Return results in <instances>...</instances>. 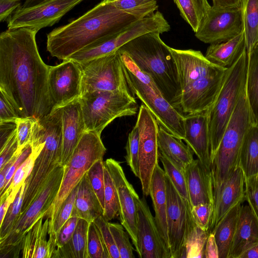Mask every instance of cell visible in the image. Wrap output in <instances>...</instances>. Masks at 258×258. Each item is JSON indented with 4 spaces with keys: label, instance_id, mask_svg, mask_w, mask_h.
Returning <instances> with one entry per match:
<instances>
[{
    "label": "cell",
    "instance_id": "91938a15",
    "mask_svg": "<svg viewBox=\"0 0 258 258\" xmlns=\"http://www.w3.org/2000/svg\"><path fill=\"white\" fill-rule=\"evenodd\" d=\"M205 258H219V249L214 234L210 233L208 236L204 253Z\"/></svg>",
    "mask_w": 258,
    "mask_h": 258
},
{
    "label": "cell",
    "instance_id": "603a6c76",
    "mask_svg": "<svg viewBox=\"0 0 258 258\" xmlns=\"http://www.w3.org/2000/svg\"><path fill=\"white\" fill-rule=\"evenodd\" d=\"M61 109L62 143L60 164L65 166L86 129L79 99L61 106Z\"/></svg>",
    "mask_w": 258,
    "mask_h": 258
},
{
    "label": "cell",
    "instance_id": "d6986e66",
    "mask_svg": "<svg viewBox=\"0 0 258 258\" xmlns=\"http://www.w3.org/2000/svg\"><path fill=\"white\" fill-rule=\"evenodd\" d=\"M137 233L140 258H171L144 197L138 201Z\"/></svg>",
    "mask_w": 258,
    "mask_h": 258
},
{
    "label": "cell",
    "instance_id": "4fadbf2b",
    "mask_svg": "<svg viewBox=\"0 0 258 258\" xmlns=\"http://www.w3.org/2000/svg\"><path fill=\"white\" fill-rule=\"evenodd\" d=\"M167 220L171 258H181L190 231L196 224L189 203L183 199L165 174Z\"/></svg>",
    "mask_w": 258,
    "mask_h": 258
},
{
    "label": "cell",
    "instance_id": "db71d44e",
    "mask_svg": "<svg viewBox=\"0 0 258 258\" xmlns=\"http://www.w3.org/2000/svg\"><path fill=\"white\" fill-rule=\"evenodd\" d=\"M32 152V146L29 144L22 150L17 159L11 167L4 181L2 188L0 190V195L3 194L9 187L11 180L18 168L29 157Z\"/></svg>",
    "mask_w": 258,
    "mask_h": 258
},
{
    "label": "cell",
    "instance_id": "f6af8a7d",
    "mask_svg": "<svg viewBox=\"0 0 258 258\" xmlns=\"http://www.w3.org/2000/svg\"><path fill=\"white\" fill-rule=\"evenodd\" d=\"M87 174L90 184L104 211V163L103 159L95 162Z\"/></svg>",
    "mask_w": 258,
    "mask_h": 258
},
{
    "label": "cell",
    "instance_id": "3957f363",
    "mask_svg": "<svg viewBox=\"0 0 258 258\" xmlns=\"http://www.w3.org/2000/svg\"><path fill=\"white\" fill-rule=\"evenodd\" d=\"M160 34L159 32L143 34L127 42L118 50L126 54L151 78L172 106L182 112V91L176 66L170 47L162 40Z\"/></svg>",
    "mask_w": 258,
    "mask_h": 258
},
{
    "label": "cell",
    "instance_id": "ee69618b",
    "mask_svg": "<svg viewBox=\"0 0 258 258\" xmlns=\"http://www.w3.org/2000/svg\"><path fill=\"white\" fill-rule=\"evenodd\" d=\"M157 0H112L118 10L126 12L150 15L157 11Z\"/></svg>",
    "mask_w": 258,
    "mask_h": 258
},
{
    "label": "cell",
    "instance_id": "7c38bea8",
    "mask_svg": "<svg viewBox=\"0 0 258 258\" xmlns=\"http://www.w3.org/2000/svg\"><path fill=\"white\" fill-rule=\"evenodd\" d=\"M80 64L82 68L81 96L95 91H130L118 50Z\"/></svg>",
    "mask_w": 258,
    "mask_h": 258
},
{
    "label": "cell",
    "instance_id": "680465c9",
    "mask_svg": "<svg viewBox=\"0 0 258 258\" xmlns=\"http://www.w3.org/2000/svg\"><path fill=\"white\" fill-rule=\"evenodd\" d=\"M16 129V122H0V149L15 133Z\"/></svg>",
    "mask_w": 258,
    "mask_h": 258
},
{
    "label": "cell",
    "instance_id": "ac0fdd59",
    "mask_svg": "<svg viewBox=\"0 0 258 258\" xmlns=\"http://www.w3.org/2000/svg\"><path fill=\"white\" fill-rule=\"evenodd\" d=\"M82 79L81 64L71 59L50 66L48 90L53 108L60 107L80 98Z\"/></svg>",
    "mask_w": 258,
    "mask_h": 258
},
{
    "label": "cell",
    "instance_id": "836d02e7",
    "mask_svg": "<svg viewBox=\"0 0 258 258\" xmlns=\"http://www.w3.org/2000/svg\"><path fill=\"white\" fill-rule=\"evenodd\" d=\"M239 166L245 177L258 173V126L253 124L244 140L239 157Z\"/></svg>",
    "mask_w": 258,
    "mask_h": 258
},
{
    "label": "cell",
    "instance_id": "be15d7a7",
    "mask_svg": "<svg viewBox=\"0 0 258 258\" xmlns=\"http://www.w3.org/2000/svg\"><path fill=\"white\" fill-rule=\"evenodd\" d=\"M13 201L8 196L3 202L1 203L0 224L2 222L8 209Z\"/></svg>",
    "mask_w": 258,
    "mask_h": 258
},
{
    "label": "cell",
    "instance_id": "5bb4252c",
    "mask_svg": "<svg viewBox=\"0 0 258 258\" xmlns=\"http://www.w3.org/2000/svg\"><path fill=\"white\" fill-rule=\"evenodd\" d=\"M139 134V177L143 195H149L150 186L155 167L158 164L159 124L143 104L139 107L136 123Z\"/></svg>",
    "mask_w": 258,
    "mask_h": 258
},
{
    "label": "cell",
    "instance_id": "f546056e",
    "mask_svg": "<svg viewBox=\"0 0 258 258\" xmlns=\"http://www.w3.org/2000/svg\"><path fill=\"white\" fill-rule=\"evenodd\" d=\"M245 48L243 30L239 34L226 42L210 44L205 56L212 62L227 68L234 62Z\"/></svg>",
    "mask_w": 258,
    "mask_h": 258
},
{
    "label": "cell",
    "instance_id": "f35d334b",
    "mask_svg": "<svg viewBox=\"0 0 258 258\" xmlns=\"http://www.w3.org/2000/svg\"><path fill=\"white\" fill-rule=\"evenodd\" d=\"M39 152L32 150L29 157L21 165L15 173L8 188L1 195L0 202H3L8 196L14 201L21 186L25 182L30 175Z\"/></svg>",
    "mask_w": 258,
    "mask_h": 258
},
{
    "label": "cell",
    "instance_id": "4316f807",
    "mask_svg": "<svg viewBox=\"0 0 258 258\" xmlns=\"http://www.w3.org/2000/svg\"><path fill=\"white\" fill-rule=\"evenodd\" d=\"M149 195L152 201L155 214V219L158 230L164 241L169 248L167 220V202L165 173L159 164L155 167L152 175Z\"/></svg>",
    "mask_w": 258,
    "mask_h": 258
},
{
    "label": "cell",
    "instance_id": "e575fe53",
    "mask_svg": "<svg viewBox=\"0 0 258 258\" xmlns=\"http://www.w3.org/2000/svg\"><path fill=\"white\" fill-rule=\"evenodd\" d=\"M245 93L254 124L258 126V45L248 54Z\"/></svg>",
    "mask_w": 258,
    "mask_h": 258
},
{
    "label": "cell",
    "instance_id": "6f0895ef",
    "mask_svg": "<svg viewBox=\"0 0 258 258\" xmlns=\"http://www.w3.org/2000/svg\"><path fill=\"white\" fill-rule=\"evenodd\" d=\"M20 5L21 0H0V21H6Z\"/></svg>",
    "mask_w": 258,
    "mask_h": 258
},
{
    "label": "cell",
    "instance_id": "484cf974",
    "mask_svg": "<svg viewBox=\"0 0 258 258\" xmlns=\"http://www.w3.org/2000/svg\"><path fill=\"white\" fill-rule=\"evenodd\" d=\"M258 243V221L249 205H242L228 258H239Z\"/></svg>",
    "mask_w": 258,
    "mask_h": 258
},
{
    "label": "cell",
    "instance_id": "9f6ffc18",
    "mask_svg": "<svg viewBox=\"0 0 258 258\" xmlns=\"http://www.w3.org/2000/svg\"><path fill=\"white\" fill-rule=\"evenodd\" d=\"M18 149L17 129L15 133L0 149V169L14 155Z\"/></svg>",
    "mask_w": 258,
    "mask_h": 258
},
{
    "label": "cell",
    "instance_id": "44dd1931",
    "mask_svg": "<svg viewBox=\"0 0 258 258\" xmlns=\"http://www.w3.org/2000/svg\"><path fill=\"white\" fill-rule=\"evenodd\" d=\"M170 49L176 66L182 93L195 81L226 68L212 62L200 51Z\"/></svg>",
    "mask_w": 258,
    "mask_h": 258
},
{
    "label": "cell",
    "instance_id": "1f68e13d",
    "mask_svg": "<svg viewBox=\"0 0 258 258\" xmlns=\"http://www.w3.org/2000/svg\"><path fill=\"white\" fill-rule=\"evenodd\" d=\"M182 140L159 125L158 142L159 152L185 167L194 160V153Z\"/></svg>",
    "mask_w": 258,
    "mask_h": 258
},
{
    "label": "cell",
    "instance_id": "d590c367",
    "mask_svg": "<svg viewBox=\"0 0 258 258\" xmlns=\"http://www.w3.org/2000/svg\"><path fill=\"white\" fill-rule=\"evenodd\" d=\"M243 31L248 54L258 45V0H241Z\"/></svg>",
    "mask_w": 258,
    "mask_h": 258
},
{
    "label": "cell",
    "instance_id": "9c48e42d",
    "mask_svg": "<svg viewBox=\"0 0 258 258\" xmlns=\"http://www.w3.org/2000/svg\"><path fill=\"white\" fill-rule=\"evenodd\" d=\"M106 151L101 134L94 131H86L84 133L70 160L64 166L59 191L45 217L49 219V229L63 201L94 163L103 159Z\"/></svg>",
    "mask_w": 258,
    "mask_h": 258
},
{
    "label": "cell",
    "instance_id": "bcb514c9",
    "mask_svg": "<svg viewBox=\"0 0 258 258\" xmlns=\"http://www.w3.org/2000/svg\"><path fill=\"white\" fill-rule=\"evenodd\" d=\"M109 227L119 251L120 258H134V250L129 239V234L121 224L109 223Z\"/></svg>",
    "mask_w": 258,
    "mask_h": 258
},
{
    "label": "cell",
    "instance_id": "7a4b0ae2",
    "mask_svg": "<svg viewBox=\"0 0 258 258\" xmlns=\"http://www.w3.org/2000/svg\"><path fill=\"white\" fill-rule=\"evenodd\" d=\"M146 16L118 10L112 0H102L81 16L47 34V50L52 56L67 59L84 47L114 36Z\"/></svg>",
    "mask_w": 258,
    "mask_h": 258
},
{
    "label": "cell",
    "instance_id": "52a82bcc",
    "mask_svg": "<svg viewBox=\"0 0 258 258\" xmlns=\"http://www.w3.org/2000/svg\"><path fill=\"white\" fill-rule=\"evenodd\" d=\"M248 66L246 48L227 68L218 95L206 111L211 147V160L220 143L224 132L245 87Z\"/></svg>",
    "mask_w": 258,
    "mask_h": 258
},
{
    "label": "cell",
    "instance_id": "e7e4bbea",
    "mask_svg": "<svg viewBox=\"0 0 258 258\" xmlns=\"http://www.w3.org/2000/svg\"><path fill=\"white\" fill-rule=\"evenodd\" d=\"M239 258H258V243L244 251Z\"/></svg>",
    "mask_w": 258,
    "mask_h": 258
},
{
    "label": "cell",
    "instance_id": "ffe728a7",
    "mask_svg": "<svg viewBox=\"0 0 258 258\" xmlns=\"http://www.w3.org/2000/svg\"><path fill=\"white\" fill-rule=\"evenodd\" d=\"M227 69L215 74L201 78L191 83L182 93L181 111L187 114L208 110L218 95Z\"/></svg>",
    "mask_w": 258,
    "mask_h": 258
},
{
    "label": "cell",
    "instance_id": "2e32d148",
    "mask_svg": "<svg viewBox=\"0 0 258 258\" xmlns=\"http://www.w3.org/2000/svg\"><path fill=\"white\" fill-rule=\"evenodd\" d=\"M84 0H48L27 8L21 7L8 21L9 29L27 27L38 31L53 25L68 12Z\"/></svg>",
    "mask_w": 258,
    "mask_h": 258
},
{
    "label": "cell",
    "instance_id": "74e56055",
    "mask_svg": "<svg viewBox=\"0 0 258 258\" xmlns=\"http://www.w3.org/2000/svg\"><path fill=\"white\" fill-rule=\"evenodd\" d=\"M159 159L163 166L165 174L170 179L181 197L187 201L191 206L187 188L185 167L173 159L160 152Z\"/></svg>",
    "mask_w": 258,
    "mask_h": 258
},
{
    "label": "cell",
    "instance_id": "7bdbcfd3",
    "mask_svg": "<svg viewBox=\"0 0 258 258\" xmlns=\"http://www.w3.org/2000/svg\"><path fill=\"white\" fill-rule=\"evenodd\" d=\"M88 258H110L100 231L93 222L89 223L87 237Z\"/></svg>",
    "mask_w": 258,
    "mask_h": 258
},
{
    "label": "cell",
    "instance_id": "5b68a950",
    "mask_svg": "<svg viewBox=\"0 0 258 258\" xmlns=\"http://www.w3.org/2000/svg\"><path fill=\"white\" fill-rule=\"evenodd\" d=\"M253 124L245 87L211 160L213 194L239 166L241 149L245 137Z\"/></svg>",
    "mask_w": 258,
    "mask_h": 258
},
{
    "label": "cell",
    "instance_id": "e0dca14e",
    "mask_svg": "<svg viewBox=\"0 0 258 258\" xmlns=\"http://www.w3.org/2000/svg\"><path fill=\"white\" fill-rule=\"evenodd\" d=\"M104 163L110 173L117 191L120 223L129 234L138 254L137 207L140 198L127 180L120 162L109 158L104 161Z\"/></svg>",
    "mask_w": 258,
    "mask_h": 258
},
{
    "label": "cell",
    "instance_id": "681fc988",
    "mask_svg": "<svg viewBox=\"0 0 258 258\" xmlns=\"http://www.w3.org/2000/svg\"><path fill=\"white\" fill-rule=\"evenodd\" d=\"M99 229L110 258H120L119 251L109 227V221L101 215L93 221Z\"/></svg>",
    "mask_w": 258,
    "mask_h": 258
},
{
    "label": "cell",
    "instance_id": "d6a6232c",
    "mask_svg": "<svg viewBox=\"0 0 258 258\" xmlns=\"http://www.w3.org/2000/svg\"><path fill=\"white\" fill-rule=\"evenodd\" d=\"M89 223L85 219H79L71 239L63 246L57 249L52 257L88 258L87 237Z\"/></svg>",
    "mask_w": 258,
    "mask_h": 258
},
{
    "label": "cell",
    "instance_id": "83f0119b",
    "mask_svg": "<svg viewBox=\"0 0 258 258\" xmlns=\"http://www.w3.org/2000/svg\"><path fill=\"white\" fill-rule=\"evenodd\" d=\"M103 214L104 210L90 184L86 173L78 184L71 217H76L91 222Z\"/></svg>",
    "mask_w": 258,
    "mask_h": 258
},
{
    "label": "cell",
    "instance_id": "cb8c5ba5",
    "mask_svg": "<svg viewBox=\"0 0 258 258\" xmlns=\"http://www.w3.org/2000/svg\"><path fill=\"white\" fill-rule=\"evenodd\" d=\"M183 140L198 159L211 170V147L206 111L184 115Z\"/></svg>",
    "mask_w": 258,
    "mask_h": 258
},
{
    "label": "cell",
    "instance_id": "6da1fadb",
    "mask_svg": "<svg viewBox=\"0 0 258 258\" xmlns=\"http://www.w3.org/2000/svg\"><path fill=\"white\" fill-rule=\"evenodd\" d=\"M38 32L21 27L8 29L0 34V91L19 117L36 120L53 109L48 86L50 66L39 53Z\"/></svg>",
    "mask_w": 258,
    "mask_h": 258
},
{
    "label": "cell",
    "instance_id": "c3c4849f",
    "mask_svg": "<svg viewBox=\"0 0 258 258\" xmlns=\"http://www.w3.org/2000/svg\"><path fill=\"white\" fill-rule=\"evenodd\" d=\"M36 120L31 117H19L16 120L18 149L31 144L33 127Z\"/></svg>",
    "mask_w": 258,
    "mask_h": 258
},
{
    "label": "cell",
    "instance_id": "30bf717a",
    "mask_svg": "<svg viewBox=\"0 0 258 258\" xmlns=\"http://www.w3.org/2000/svg\"><path fill=\"white\" fill-rule=\"evenodd\" d=\"M64 172V166L57 167L49 175L37 195L27 209L15 222L8 235L0 239V256L19 255L23 238L34 224L45 217L59 191Z\"/></svg>",
    "mask_w": 258,
    "mask_h": 258
},
{
    "label": "cell",
    "instance_id": "8d00e7d4",
    "mask_svg": "<svg viewBox=\"0 0 258 258\" xmlns=\"http://www.w3.org/2000/svg\"><path fill=\"white\" fill-rule=\"evenodd\" d=\"M181 16L196 33L211 6L208 0H173Z\"/></svg>",
    "mask_w": 258,
    "mask_h": 258
},
{
    "label": "cell",
    "instance_id": "b9f144b4",
    "mask_svg": "<svg viewBox=\"0 0 258 258\" xmlns=\"http://www.w3.org/2000/svg\"><path fill=\"white\" fill-rule=\"evenodd\" d=\"M25 187V182L20 187L14 201L10 205L2 222L0 224V239L8 235L20 215Z\"/></svg>",
    "mask_w": 258,
    "mask_h": 258
},
{
    "label": "cell",
    "instance_id": "9a60e30c",
    "mask_svg": "<svg viewBox=\"0 0 258 258\" xmlns=\"http://www.w3.org/2000/svg\"><path fill=\"white\" fill-rule=\"evenodd\" d=\"M243 30L241 6L217 8L212 6L195 36L205 43H220L234 37Z\"/></svg>",
    "mask_w": 258,
    "mask_h": 258
},
{
    "label": "cell",
    "instance_id": "8fae6325",
    "mask_svg": "<svg viewBox=\"0 0 258 258\" xmlns=\"http://www.w3.org/2000/svg\"><path fill=\"white\" fill-rule=\"evenodd\" d=\"M170 29L167 21L159 11L147 16L114 36L88 45L67 59L84 63L118 50L132 39L150 32L162 34Z\"/></svg>",
    "mask_w": 258,
    "mask_h": 258
},
{
    "label": "cell",
    "instance_id": "7402d4cb",
    "mask_svg": "<svg viewBox=\"0 0 258 258\" xmlns=\"http://www.w3.org/2000/svg\"><path fill=\"white\" fill-rule=\"evenodd\" d=\"M244 180V173L239 166L213 195V211L209 233L233 207L245 201Z\"/></svg>",
    "mask_w": 258,
    "mask_h": 258
},
{
    "label": "cell",
    "instance_id": "816d5d0a",
    "mask_svg": "<svg viewBox=\"0 0 258 258\" xmlns=\"http://www.w3.org/2000/svg\"><path fill=\"white\" fill-rule=\"evenodd\" d=\"M244 190L245 201L258 221V173L245 177Z\"/></svg>",
    "mask_w": 258,
    "mask_h": 258
},
{
    "label": "cell",
    "instance_id": "277c9868",
    "mask_svg": "<svg viewBox=\"0 0 258 258\" xmlns=\"http://www.w3.org/2000/svg\"><path fill=\"white\" fill-rule=\"evenodd\" d=\"M32 142H42L44 146L25 181L20 214L29 207L51 172L61 165L62 137L61 115L59 111H53L35 122Z\"/></svg>",
    "mask_w": 258,
    "mask_h": 258
},
{
    "label": "cell",
    "instance_id": "94428289",
    "mask_svg": "<svg viewBox=\"0 0 258 258\" xmlns=\"http://www.w3.org/2000/svg\"><path fill=\"white\" fill-rule=\"evenodd\" d=\"M22 150L18 149L14 155L5 164L3 167L0 169V190L3 186L6 177L11 167L15 162Z\"/></svg>",
    "mask_w": 258,
    "mask_h": 258
},
{
    "label": "cell",
    "instance_id": "d4e9b609",
    "mask_svg": "<svg viewBox=\"0 0 258 258\" xmlns=\"http://www.w3.org/2000/svg\"><path fill=\"white\" fill-rule=\"evenodd\" d=\"M185 173L191 207L204 203L213 204L211 170L197 159L185 167Z\"/></svg>",
    "mask_w": 258,
    "mask_h": 258
},
{
    "label": "cell",
    "instance_id": "11a10c76",
    "mask_svg": "<svg viewBox=\"0 0 258 258\" xmlns=\"http://www.w3.org/2000/svg\"><path fill=\"white\" fill-rule=\"evenodd\" d=\"M19 117L13 104L0 91V122H15Z\"/></svg>",
    "mask_w": 258,
    "mask_h": 258
},
{
    "label": "cell",
    "instance_id": "03108f58",
    "mask_svg": "<svg viewBox=\"0 0 258 258\" xmlns=\"http://www.w3.org/2000/svg\"><path fill=\"white\" fill-rule=\"evenodd\" d=\"M47 1L48 0H25L24 3L21 7L23 8H30L39 5Z\"/></svg>",
    "mask_w": 258,
    "mask_h": 258
},
{
    "label": "cell",
    "instance_id": "f1b7e54d",
    "mask_svg": "<svg viewBox=\"0 0 258 258\" xmlns=\"http://www.w3.org/2000/svg\"><path fill=\"white\" fill-rule=\"evenodd\" d=\"M40 218L25 235L22 243L23 258H50L48 241L49 219Z\"/></svg>",
    "mask_w": 258,
    "mask_h": 258
},
{
    "label": "cell",
    "instance_id": "f5cc1de1",
    "mask_svg": "<svg viewBox=\"0 0 258 258\" xmlns=\"http://www.w3.org/2000/svg\"><path fill=\"white\" fill-rule=\"evenodd\" d=\"M79 219V218L76 217H71L61 227L55 236L54 241L55 251L57 249L63 246L71 239L75 230Z\"/></svg>",
    "mask_w": 258,
    "mask_h": 258
},
{
    "label": "cell",
    "instance_id": "8992f818",
    "mask_svg": "<svg viewBox=\"0 0 258 258\" xmlns=\"http://www.w3.org/2000/svg\"><path fill=\"white\" fill-rule=\"evenodd\" d=\"M126 81L131 93L144 104L159 125L176 138H185L184 115L164 97L155 83L132 59L120 52Z\"/></svg>",
    "mask_w": 258,
    "mask_h": 258
},
{
    "label": "cell",
    "instance_id": "6125c7cd",
    "mask_svg": "<svg viewBox=\"0 0 258 258\" xmlns=\"http://www.w3.org/2000/svg\"><path fill=\"white\" fill-rule=\"evenodd\" d=\"M212 6L217 8L240 7L241 0H212Z\"/></svg>",
    "mask_w": 258,
    "mask_h": 258
},
{
    "label": "cell",
    "instance_id": "4dcf8cb0",
    "mask_svg": "<svg viewBox=\"0 0 258 258\" xmlns=\"http://www.w3.org/2000/svg\"><path fill=\"white\" fill-rule=\"evenodd\" d=\"M242 204L239 203L233 207L212 232L218 247L219 258L228 257Z\"/></svg>",
    "mask_w": 258,
    "mask_h": 258
},
{
    "label": "cell",
    "instance_id": "ba28073f",
    "mask_svg": "<svg viewBox=\"0 0 258 258\" xmlns=\"http://www.w3.org/2000/svg\"><path fill=\"white\" fill-rule=\"evenodd\" d=\"M86 131L101 134L115 119L137 114L139 106L129 91H95L79 99Z\"/></svg>",
    "mask_w": 258,
    "mask_h": 258
},
{
    "label": "cell",
    "instance_id": "f907efd6",
    "mask_svg": "<svg viewBox=\"0 0 258 258\" xmlns=\"http://www.w3.org/2000/svg\"><path fill=\"white\" fill-rule=\"evenodd\" d=\"M213 211V204L210 203L201 204L191 207L192 216L196 224L204 231L209 232Z\"/></svg>",
    "mask_w": 258,
    "mask_h": 258
},
{
    "label": "cell",
    "instance_id": "ab89813d",
    "mask_svg": "<svg viewBox=\"0 0 258 258\" xmlns=\"http://www.w3.org/2000/svg\"><path fill=\"white\" fill-rule=\"evenodd\" d=\"M208 231L202 230L197 225L189 232L186 239L182 257H204Z\"/></svg>",
    "mask_w": 258,
    "mask_h": 258
},
{
    "label": "cell",
    "instance_id": "7dc6e473",
    "mask_svg": "<svg viewBox=\"0 0 258 258\" xmlns=\"http://www.w3.org/2000/svg\"><path fill=\"white\" fill-rule=\"evenodd\" d=\"M126 162L134 175L139 177V134L136 124L129 133L125 146Z\"/></svg>",
    "mask_w": 258,
    "mask_h": 258
},
{
    "label": "cell",
    "instance_id": "60d3db41",
    "mask_svg": "<svg viewBox=\"0 0 258 258\" xmlns=\"http://www.w3.org/2000/svg\"><path fill=\"white\" fill-rule=\"evenodd\" d=\"M104 202L103 216L111 221L119 215V200L114 181L104 165Z\"/></svg>",
    "mask_w": 258,
    "mask_h": 258
}]
</instances>
